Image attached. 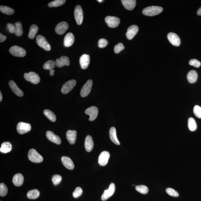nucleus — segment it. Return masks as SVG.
<instances>
[{
    "mask_svg": "<svg viewBox=\"0 0 201 201\" xmlns=\"http://www.w3.org/2000/svg\"><path fill=\"white\" fill-rule=\"evenodd\" d=\"M2 100V95L1 92H0V101H1Z\"/></svg>",
    "mask_w": 201,
    "mask_h": 201,
    "instance_id": "obj_51",
    "label": "nucleus"
},
{
    "mask_svg": "<svg viewBox=\"0 0 201 201\" xmlns=\"http://www.w3.org/2000/svg\"><path fill=\"white\" fill-rule=\"evenodd\" d=\"M7 37L3 35L1 33H0V42L2 43L5 41L7 39Z\"/></svg>",
    "mask_w": 201,
    "mask_h": 201,
    "instance_id": "obj_48",
    "label": "nucleus"
},
{
    "mask_svg": "<svg viewBox=\"0 0 201 201\" xmlns=\"http://www.w3.org/2000/svg\"><path fill=\"white\" fill-rule=\"evenodd\" d=\"M82 193L83 191L82 188L80 187H77L75 188V191H73V197L75 198H77L82 194Z\"/></svg>",
    "mask_w": 201,
    "mask_h": 201,
    "instance_id": "obj_43",
    "label": "nucleus"
},
{
    "mask_svg": "<svg viewBox=\"0 0 201 201\" xmlns=\"http://www.w3.org/2000/svg\"><path fill=\"white\" fill-rule=\"evenodd\" d=\"M40 194V193L38 190L34 189L29 191L26 196L28 198L30 199H35L39 197Z\"/></svg>",
    "mask_w": 201,
    "mask_h": 201,
    "instance_id": "obj_31",
    "label": "nucleus"
},
{
    "mask_svg": "<svg viewBox=\"0 0 201 201\" xmlns=\"http://www.w3.org/2000/svg\"><path fill=\"white\" fill-rule=\"evenodd\" d=\"M0 11L3 14L8 15H12L14 13V10L13 9L5 6H1Z\"/></svg>",
    "mask_w": 201,
    "mask_h": 201,
    "instance_id": "obj_33",
    "label": "nucleus"
},
{
    "mask_svg": "<svg viewBox=\"0 0 201 201\" xmlns=\"http://www.w3.org/2000/svg\"><path fill=\"white\" fill-rule=\"evenodd\" d=\"M188 127L191 131H194L197 129V124L195 120L192 117H190L188 119Z\"/></svg>",
    "mask_w": 201,
    "mask_h": 201,
    "instance_id": "obj_34",
    "label": "nucleus"
},
{
    "mask_svg": "<svg viewBox=\"0 0 201 201\" xmlns=\"http://www.w3.org/2000/svg\"><path fill=\"white\" fill-rule=\"evenodd\" d=\"M193 113L196 117L201 119V107L200 106L196 105L193 108Z\"/></svg>",
    "mask_w": 201,
    "mask_h": 201,
    "instance_id": "obj_41",
    "label": "nucleus"
},
{
    "mask_svg": "<svg viewBox=\"0 0 201 201\" xmlns=\"http://www.w3.org/2000/svg\"><path fill=\"white\" fill-rule=\"evenodd\" d=\"M98 113V108L95 106L87 108L85 111V113L90 117L89 120L90 121H92L97 118Z\"/></svg>",
    "mask_w": 201,
    "mask_h": 201,
    "instance_id": "obj_11",
    "label": "nucleus"
},
{
    "mask_svg": "<svg viewBox=\"0 0 201 201\" xmlns=\"http://www.w3.org/2000/svg\"><path fill=\"white\" fill-rule=\"evenodd\" d=\"M115 186L114 183L110 184L108 190H105L102 195L101 199L103 201H106L113 195L115 191Z\"/></svg>",
    "mask_w": 201,
    "mask_h": 201,
    "instance_id": "obj_8",
    "label": "nucleus"
},
{
    "mask_svg": "<svg viewBox=\"0 0 201 201\" xmlns=\"http://www.w3.org/2000/svg\"><path fill=\"white\" fill-rule=\"evenodd\" d=\"M92 85V80H89L83 86L81 91V95L82 97H84L87 96L90 93Z\"/></svg>",
    "mask_w": 201,
    "mask_h": 201,
    "instance_id": "obj_13",
    "label": "nucleus"
},
{
    "mask_svg": "<svg viewBox=\"0 0 201 201\" xmlns=\"http://www.w3.org/2000/svg\"><path fill=\"white\" fill-rule=\"evenodd\" d=\"M167 38L169 41L174 46H179L180 45V39L177 34L173 32L169 33L168 34Z\"/></svg>",
    "mask_w": 201,
    "mask_h": 201,
    "instance_id": "obj_14",
    "label": "nucleus"
},
{
    "mask_svg": "<svg viewBox=\"0 0 201 201\" xmlns=\"http://www.w3.org/2000/svg\"><path fill=\"white\" fill-rule=\"evenodd\" d=\"M94 144L92 137L88 135L86 137L85 141V147L88 152H90L93 150Z\"/></svg>",
    "mask_w": 201,
    "mask_h": 201,
    "instance_id": "obj_24",
    "label": "nucleus"
},
{
    "mask_svg": "<svg viewBox=\"0 0 201 201\" xmlns=\"http://www.w3.org/2000/svg\"><path fill=\"white\" fill-rule=\"evenodd\" d=\"M46 135L48 139L51 142L57 144H60L61 143L60 138L55 135L53 132L50 131H47Z\"/></svg>",
    "mask_w": 201,
    "mask_h": 201,
    "instance_id": "obj_20",
    "label": "nucleus"
},
{
    "mask_svg": "<svg viewBox=\"0 0 201 201\" xmlns=\"http://www.w3.org/2000/svg\"><path fill=\"white\" fill-rule=\"evenodd\" d=\"M110 137L111 141L116 145H119L120 143L116 135V130L114 127H111L109 131Z\"/></svg>",
    "mask_w": 201,
    "mask_h": 201,
    "instance_id": "obj_27",
    "label": "nucleus"
},
{
    "mask_svg": "<svg viewBox=\"0 0 201 201\" xmlns=\"http://www.w3.org/2000/svg\"><path fill=\"white\" fill-rule=\"evenodd\" d=\"M12 146L11 144L9 142H4L2 144L0 151L2 153H8L11 150Z\"/></svg>",
    "mask_w": 201,
    "mask_h": 201,
    "instance_id": "obj_29",
    "label": "nucleus"
},
{
    "mask_svg": "<svg viewBox=\"0 0 201 201\" xmlns=\"http://www.w3.org/2000/svg\"><path fill=\"white\" fill-rule=\"evenodd\" d=\"M9 86L11 89L12 91L16 95L18 96L19 97H23V93L21 89L18 87L17 85L15 82L14 81L11 80L9 81Z\"/></svg>",
    "mask_w": 201,
    "mask_h": 201,
    "instance_id": "obj_19",
    "label": "nucleus"
},
{
    "mask_svg": "<svg viewBox=\"0 0 201 201\" xmlns=\"http://www.w3.org/2000/svg\"><path fill=\"white\" fill-rule=\"evenodd\" d=\"M55 70H50V76H53L54 75V72Z\"/></svg>",
    "mask_w": 201,
    "mask_h": 201,
    "instance_id": "obj_49",
    "label": "nucleus"
},
{
    "mask_svg": "<svg viewBox=\"0 0 201 201\" xmlns=\"http://www.w3.org/2000/svg\"><path fill=\"white\" fill-rule=\"evenodd\" d=\"M75 38L73 34L71 32L67 33L65 36L64 39V45L66 47H70L74 42Z\"/></svg>",
    "mask_w": 201,
    "mask_h": 201,
    "instance_id": "obj_22",
    "label": "nucleus"
},
{
    "mask_svg": "<svg viewBox=\"0 0 201 201\" xmlns=\"http://www.w3.org/2000/svg\"><path fill=\"white\" fill-rule=\"evenodd\" d=\"M110 154L109 152L104 151L100 154L98 157V163L100 166H104L106 165L109 159Z\"/></svg>",
    "mask_w": 201,
    "mask_h": 201,
    "instance_id": "obj_12",
    "label": "nucleus"
},
{
    "mask_svg": "<svg viewBox=\"0 0 201 201\" xmlns=\"http://www.w3.org/2000/svg\"><path fill=\"white\" fill-rule=\"evenodd\" d=\"M65 0H55L50 2L48 5L49 7H57L63 5L66 2Z\"/></svg>",
    "mask_w": 201,
    "mask_h": 201,
    "instance_id": "obj_35",
    "label": "nucleus"
},
{
    "mask_svg": "<svg viewBox=\"0 0 201 201\" xmlns=\"http://www.w3.org/2000/svg\"><path fill=\"white\" fill-rule=\"evenodd\" d=\"M68 23L66 22H62L57 25L55 30L57 34L59 35H62L65 33L66 31L68 29Z\"/></svg>",
    "mask_w": 201,
    "mask_h": 201,
    "instance_id": "obj_15",
    "label": "nucleus"
},
{
    "mask_svg": "<svg viewBox=\"0 0 201 201\" xmlns=\"http://www.w3.org/2000/svg\"><path fill=\"white\" fill-rule=\"evenodd\" d=\"M56 63L53 60H48L45 62L43 65V68L45 70H51L55 67Z\"/></svg>",
    "mask_w": 201,
    "mask_h": 201,
    "instance_id": "obj_36",
    "label": "nucleus"
},
{
    "mask_svg": "<svg viewBox=\"0 0 201 201\" xmlns=\"http://www.w3.org/2000/svg\"><path fill=\"white\" fill-rule=\"evenodd\" d=\"M108 42L107 40L104 39H100L98 42V46L100 48H105L108 45Z\"/></svg>",
    "mask_w": 201,
    "mask_h": 201,
    "instance_id": "obj_46",
    "label": "nucleus"
},
{
    "mask_svg": "<svg viewBox=\"0 0 201 201\" xmlns=\"http://www.w3.org/2000/svg\"><path fill=\"white\" fill-rule=\"evenodd\" d=\"M7 28L11 33H15L16 32L17 28L16 26L12 23H8L7 25Z\"/></svg>",
    "mask_w": 201,
    "mask_h": 201,
    "instance_id": "obj_47",
    "label": "nucleus"
},
{
    "mask_svg": "<svg viewBox=\"0 0 201 201\" xmlns=\"http://www.w3.org/2000/svg\"><path fill=\"white\" fill-rule=\"evenodd\" d=\"M62 180V177L60 175H56V174L53 175L52 178V181L54 185L59 184V183H60Z\"/></svg>",
    "mask_w": 201,
    "mask_h": 201,
    "instance_id": "obj_42",
    "label": "nucleus"
},
{
    "mask_svg": "<svg viewBox=\"0 0 201 201\" xmlns=\"http://www.w3.org/2000/svg\"><path fill=\"white\" fill-rule=\"evenodd\" d=\"M76 81L73 79L67 82L62 86L61 92L65 94L69 93L76 85Z\"/></svg>",
    "mask_w": 201,
    "mask_h": 201,
    "instance_id": "obj_10",
    "label": "nucleus"
},
{
    "mask_svg": "<svg viewBox=\"0 0 201 201\" xmlns=\"http://www.w3.org/2000/svg\"><path fill=\"white\" fill-rule=\"evenodd\" d=\"M79 63L82 69L85 70L88 67L90 63V57L89 55L84 54L80 58Z\"/></svg>",
    "mask_w": 201,
    "mask_h": 201,
    "instance_id": "obj_17",
    "label": "nucleus"
},
{
    "mask_svg": "<svg viewBox=\"0 0 201 201\" xmlns=\"http://www.w3.org/2000/svg\"><path fill=\"white\" fill-rule=\"evenodd\" d=\"M24 178L21 174H16L12 179V182L15 186L20 187L23 185Z\"/></svg>",
    "mask_w": 201,
    "mask_h": 201,
    "instance_id": "obj_26",
    "label": "nucleus"
},
{
    "mask_svg": "<svg viewBox=\"0 0 201 201\" xmlns=\"http://www.w3.org/2000/svg\"><path fill=\"white\" fill-rule=\"evenodd\" d=\"M39 28L37 25H32L31 26L29 29V31L28 35V37L30 39H33L35 37L38 31Z\"/></svg>",
    "mask_w": 201,
    "mask_h": 201,
    "instance_id": "obj_30",
    "label": "nucleus"
},
{
    "mask_svg": "<svg viewBox=\"0 0 201 201\" xmlns=\"http://www.w3.org/2000/svg\"><path fill=\"white\" fill-rule=\"evenodd\" d=\"M44 114L50 121L55 122L56 121V116L52 111L49 110H45L44 111Z\"/></svg>",
    "mask_w": 201,
    "mask_h": 201,
    "instance_id": "obj_32",
    "label": "nucleus"
},
{
    "mask_svg": "<svg viewBox=\"0 0 201 201\" xmlns=\"http://www.w3.org/2000/svg\"><path fill=\"white\" fill-rule=\"evenodd\" d=\"M36 42L39 46L41 47L46 51L51 50V46L46 39L42 35H38L36 38Z\"/></svg>",
    "mask_w": 201,
    "mask_h": 201,
    "instance_id": "obj_5",
    "label": "nucleus"
},
{
    "mask_svg": "<svg viewBox=\"0 0 201 201\" xmlns=\"http://www.w3.org/2000/svg\"><path fill=\"white\" fill-rule=\"evenodd\" d=\"M31 128L30 124L23 122H19L17 127V131L21 135L29 132L30 131Z\"/></svg>",
    "mask_w": 201,
    "mask_h": 201,
    "instance_id": "obj_6",
    "label": "nucleus"
},
{
    "mask_svg": "<svg viewBox=\"0 0 201 201\" xmlns=\"http://www.w3.org/2000/svg\"><path fill=\"white\" fill-rule=\"evenodd\" d=\"M28 158L33 162L39 163L43 161V157L34 149L30 150L28 153Z\"/></svg>",
    "mask_w": 201,
    "mask_h": 201,
    "instance_id": "obj_2",
    "label": "nucleus"
},
{
    "mask_svg": "<svg viewBox=\"0 0 201 201\" xmlns=\"http://www.w3.org/2000/svg\"><path fill=\"white\" fill-rule=\"evenodd\" d=\"M189 64L190 65L193 66L197 68L200 66L201 63L200 61L196 59H192L189 61Z\"/></svg>",
    "mask_w": 201,
    "mask_h": 201,
    "instance_id": "obj_44",
    "label": "nucleus"
},
{
    "mask_svg": "<svg viewBox=\"0 0 201 201\" xmlns=\"http://www.w3.org/2000/svg\"><path fill=\"white\" fill-rule=\"evenodd\" d=\"M139 28L136 25H132L128 28L126 33L127 38L131 40L137 33Z\"/></svg>",
    "mask_w": 201,
    "mask_h": 201,
    "instance_id": "obj_16",
    "label": "nucleus"
},
{
    "mask_svg": "<svg viewBox=\"0 0 201 201\" xmlns=\"http://www.w3.org/2000/svg\"><path fill=\"white\" fill-rule=\"evenodd\" d=\"M9 52L12 55L18 57H23L26 55V52L23 48L17 45L11 47L9 50Z\"/></svg>",
    "mask_w": 201,
    "mask_h": 201,
    "instance_id": "obj_3",
    "label": "nucleus"
},
{
    "mask_svg": "<svg viewBox=\"0 0 201 201\" xmlns=\"http://www.w3.org/2000/svg\"><path fill=\"white\" fill-rule=\"evenodd\" d=\"M66 138L70 144H73L76 142L77 132L75 130H69L66 134Z\"/></svg>",
    "mask_w": 201,
    "mask_h": 201,
    "instance_id": "obj_23",
    "label": "nucleus"
},
{
    "mask_svg": "<svg viewBox=\"0 0 201 201\" xmlns=\"http://www.w3.org/2000/svg\"><path fill=\"white\" fill-rule=\"evenodd\" d=\"M15 25L17 28L16 32L15 33V35L18 37H21L23 34V28L21 23L19 22H17L15 23Z\"/></svg>",
    "mask_w": 201,
    "mask_h": 201,
    "instance_id": "obj_38",
    "label": "nucleus"
},
{
    "mask_svg": "<svg viewBox=\"0 0 201 201\" xmlns=\"http://www.w3.org/2000/svg\"><path fill=\"white\" fill-rule=\"evenodd\" d=\"M98 1L99 2H103V0H98Z\"/></svg>",
    "mask_w": 201,
    "mask_h": 201,
    "instance_id": "obj_52",
    "label": "nucleus"
},
{
    "mask_svg": "<svg viewBox=\"0 0 201 201\" xmlns=\"http://www.w3.org/2000/svg\"><path fill=\"white\" fill-rule=\"evenodd\" d=\"M121 2L124 7L129 11L133 10L136 5L135 0H122Z\"/></svg>",
    "mask_w": 201,
    "mask_h": 201,
    "instance_id": "obj_25",
    "label": "nucleus"
},
{
    "mask_svg": "<svg viewBox=\"0 0 201 201\" xmlns=\"http://www.w3.org/2000/svg\"><path fill=\"white\" fill-rule=\"evenodd\" d=\"M62 164L66 168L70 170H72L74 168V165L73 161L71 159L68 157L63 156L61 158Z\"/></svg>",
    "mask_w": 201,
    "mask_h": 201,
    "instance_id": "obj_21",
    "label": "nucleus"
},
{
    "mask_svg": "<svg viewBox=\"0 0 201 201\" xmlns=\"http://www.w3.org/2000/svg\"><path fill=\"white\" fill-rule=\"evenodd\" d=\"M74 16L77 24L81 25L83 20V13L82 9L80 5L76 6L74 11Z\"/></svg>",
    "mask_w": 201,
    "mask_h": 201,
    "instance_id": "obj_9",
    "label": "nucleus"
},
{
    "mask_svg": "<svg viewBox=\"0 0 201 201\" xmlns=\"http://www.w3.org/2000/svg\"><path fill=\"white\" fill-rule=\"evenodd\" d=\"M163 8L158 6H151L145 8L142 11L144 15L152 17L159 14L163 11Z\"/></svg>",
    "mask_w": 201,
    "mask_h": 201,
    "instance_id": "obj_1",
    "label": "nucleus"
},
{
    "mask_svg": "<svg viewBox=\"0 0 201 201\" xmlns=\"http://www.w3.org/2000/svg\"><path fill=\"white\" fill-rule=\"evenodd\" d=\"M198 77L197 72L195 70H191L187 75V79L189 82L193 84L197 81Z\"/></svg>",
    "mask_w": 201,
    "mask_h": 201,
    "instance_id": "obj_28",
    "label": "nucleus"
},
{
    "mask_svg": "<svg viewBox=\"0 0 201 201\" xmlns=\"http://www.w3.org/2000/svg\"><path fill=\"white\" fill-rule=\"evenodd\" d=\"M125 48L123 44L122 43H119L117 45H116L114 48V51L116 54L119 53L123 50Z\"/></svg>",
    "mask_w": 201,
    "mask_h": 201,
    "instance_id": "obj_45",
    "label": "nucleus"
},
{
    "mask_svg": "<svg viewBox=\"0 0 201 201\" xmlns=\"http://www.w3.org/2000/svg\"><path fill=\"white\" fill-rule=\"evenodd\" d=\"M166 191L168 194L173 197H177L179 196L178 193L173 188H166Z\"/></svg>",
    "mask_w": 201,
    "mask_h": 201,
    "instance_id": "obj_40",
    "label": "nucleus"
},
{
    "mask_svg": "<svg viewBox=\"0 0 201 201\" xmlns=\"http://www.w3.org/2000/svg\"><path fill=\"white\" fill-rule=\"evenodd\" d=\"M197 14L199 16H201V7L197 11Z\"/></svg>",
    "mask_w": 201,
    "mask_h": 201,
    "instance_id": "obj_50",
    "label": "nucleus"
},
{
    "mask_svg": "<svg viewBox=\"0 0 201 201\" xmlns=\"http://www.w3.org/2000/svg\"><path fill=\"white\" fill-rule=\"evenodd\" d=\"M55 63L56 66L58 67H62L64 66H68L70 65V59L66 56H62L56 59Z\"/></svg>",
    "mask_w": 201,
    "mask_h": 201,
    "instance_id": "obj_18",
    "label": "nucleus"
},
{
    "mask_svg": "<svg viewBox=\"0 0 201 201\" xmlns=\"http://www.w3.org/2000/svg\"><path fill=\"white\" fill-rule=\"evenodd\" d=\"M105 20L108 26L112 28L117 27L120 23L119 18L115 17H107L105 18Z\"/></svg>",
    "mask_w": 201,
    "mask_h": 201,
    "instance_id": "obj_7",
    "label": "nucleus"
},
{
    "mask_svg": "<svg viewBox=\"0 0 201 201\" xmlns=\"http://www.w3.org/2000/svg\"><path fill=\"white\" fill-rule=\"evenodd\" d=\"M8 192V188L5 184L1 183L0 184V196L4 197L7 195Z\"/></svg>",
    "mask_w": 201,
    "mask_h": 201,
    "instance_id": "obj_39",
    "label": "nucleus"
},
{
    "mask_svg": "<svg viewBox=\"0 0 201 201\" xmlns=\"http://www.w3.org/2000/svg\"><path fill=\"white\" fill-rule=\"evenodd\" d=\"M136 190L138 192L142 194H147L149 191L148 188L144 185H138L136 186Z\"/></svg>",
    "mask_w": 201,
    "mask_h": 201,
    "instance_id": "obj_37",
    "label": "nucleus"
},
{
    "mask_svg": "<svg viewBox=\"0 0 201 201\" xmlns=\"http://www.w3.org/2000/svg\"><path fill=\"white\" fill-rule=\"evenodd\" d=\"M24 77L26 81L32 84H37L40 82V79L38 74L35 72H31L29 73H25Z\"/></svg>",
    "mask_w": 201,
    "mask_h": 201,
    "instance_id": "obj_4",
    "label": "nucleus"
}]
</instances>
